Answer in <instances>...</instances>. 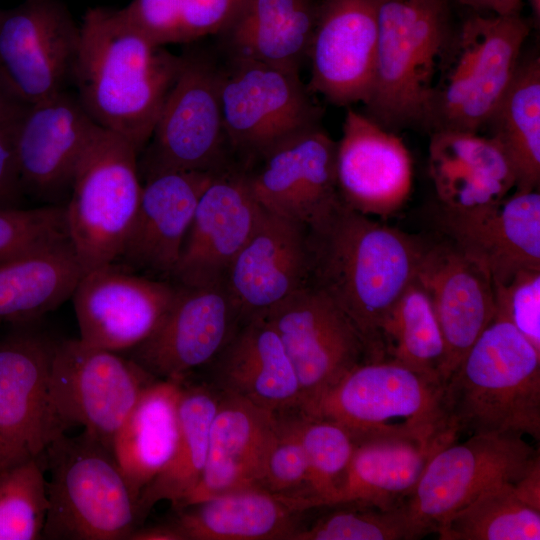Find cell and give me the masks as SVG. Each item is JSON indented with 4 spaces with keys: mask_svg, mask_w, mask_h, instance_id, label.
Instances as JSON below:
<instances>
[{
    "mask_svg": "<svg viewBox=\"0 0 540 540\" xmlns=\"http://www.w3.org/2000/svg\"><path fill=\"white\" fill-rule=\"evenodd\" d=\"M308 231L310 283L349 318L365 345L367 360H382V326L415 279L424 240L376 222L343 202Z\"/></svg>",
    "mask_w": 540,
    "mask_h": 540,
    "instance_id": "cell-1",
    "label": "cell"
},
{
    "mask_svg": "<svg viewBox=\"0 0 540 540\" xmlns=\"http://www.w3.org/2000/svg\"><path fill=\"white\" fill-rule=\"evenodd\" d=\"M530 29L521 15L465 19L440 67L422 128L479 133L512 82Z\"/></svg>",
    "mask_w": 540,
    "mask_h": 540,
    "instance_id": "cell-5",
    "label": "cell"
},
{
    "mask_svg": "<svg viewBox=\"0 0 540 540\" xmlns=\"http://www.w3.org/2000/svg\"><path fill=\"white\" fill-rule=\"evenodd\" d=\"M540 459L521 435L472 434L439 449L426 465L406 510L423 536L436 533L454 513L484 491L515 484Z\"/></svg>",
    "mask_w": 540,
    "mask_h": 540,
    "instance_id": "cell-12",
    "label": "cell"
},
{
    "mask_svg": "<svg viewBox=\"0 0 540 540\" xmlns=\"http://www.w3.org/2000/svg\"><path fill=\"white\" fill-rule=\"evenodd\" d=\"M138 153L99 126L77 168L65 204L66 225L82 273L114 263L138 210Z\"/></svg>",
    "mask_w": 540,
    "mask_h": 540,
    "instance_id": "cell-8",
    "label": "cell"
},
{
    "mask_svg": "<svg viewBox=\"0 0 540 540\" xmlns=\"http://www.w3.org/2000/svg\"><path fill=\"white\" fill-rule=\"evenodd\" d=\"M311 268L308 228L264 209L223 284L244 323L310 284Z\"/></svg>",
    "mask_w": 540,
    "mask_h": 540,
    "instance_id": "cell-22",
    "label": "cell"
},
{
    "mask_svg": "<svg viewBox=\"0 0 540 540\" xmlns=\"http://www.w3.org/2000/svg\"><path fill=\"white\" fill-rule=\"evenodd\" d=\"M98 128L77 95L67 90L28 105L15 131L24 194L42 205H65Z\"/></svg>",
    "mask_w": 540,
    "mask_h": 540,
    "instance_id": "cell-18",
    "label": "cell"
},
{
    "mask_svg": "<svg viewBox=\"0 0 540 540\" xmlns=\"http://www.w3.org/2000/svg\"><path fill=\"white\" fill-rule=\"evenodd\" d=\"M316 507L308 496L249 488L178 509L174 522L186 540H292L298 516Z\"/></svg>",
    "mask_w": 540,
    "mask_h": 540,
    "instance_id": "cell-30",
    "label": "cell"
},
{
    "mask_svg": "<svg viewBox=\"0 0 540 540\" xmlns=\"http://www.w3.org/2000/svg\"><path fill=\"white\" fill-rule=\"evenodd\" d=\"M243 0H183L178 43L219 34L233 19Z\"/></svg>",
    "mask_w": 540,
    "mask_h": 540,
    "instance_id": "cell-46",
    "label": "cell"
},
{
    "mask_svg": "<svg viewBox=\"0 0 540 540\" xmlns=\"http://www.w3.org/2000/svg\"><path fill=\"white\" fill-rule=\"evenodd\" d=\"M213 362L222 393L278 415L301 411V390L293 365L278 334L262 315L242 323Z\"/></svg>",
    "mask_w": 540,
    "mask_h": 540,
    "instance_id": "cell-28",
    "label": "cell"
},
{
    "mask_svg": "<svg viewBox=\"0 0 540 540\" xmlns=\"http://www.w3.org/2000/svg\"><path fill=\"white\" fill-rule=\"evenodd\" d=\"M227 60L220 66V105L236 166L320 125L321 108L312 100L299 73L249 59Z\"/></svg>",
    "mask_w": 540,
    "mask_h": 540,
    "instance_id": "cell-10",
    "label": "cell"
},
{
    "mask_svg": "<svg viewBox=\"0 0 540 540\" xmlns=\"http://www.w3.org/2000/svg\"><path fill=\"white\" fill-rule=\"evenodd\" d=\"M450 426L460 435L516 434L540 439V351L507 320L494 317L444 385Z\"/></svg>",
    "mask_w": 540,
    "mask_h": 540,
    "instance_id": "cell-3",
    "label": "cell"
},
{
    "mask_svg": "<svg viewBox=\"0 0 540 540\" xmlns=\"http://www.w3.org/2000/svg\"><path fill=\"white\" fill-rule=\"evenodd\" d=\"M415 279L428 294L443 334L446 383L495 317L493 281L484 267L445 236L424 240Z\"/></svg>",
    "mask_w": 540,
    "mask_h": 540,
    "instance_id": "cell-23",
    "label": "cell"
},
{
    "mask_svg": "<svg viewBox=\"0 0 540 540\" xmlns=\"http://www.w3.org/2000/svg\"><path fill=\"white\" fill-rule=\"evenodd\" d=\"M66 236L65 205L0 209V261Z\"/></svg>",
    "mask_w": 540,
    "mask_h": 540,
    "instance_id": "cell-42",
    "label": "cell"
},
{
    "mask_svg": "<svg viewBox=\"0 0 540 540\" xmlns=\"http://www.w3.org/2000/svg\"><path fill=\"white\" fill-rule=\"evenodd\" d=\"M307 464V491L318 507L330 506L344 479L355 441L339 424L296 414Z\"/></svg>",
    "mask_w": 540,
    "mask_h": 540,
    "instance_id": "cell-40",
    "label": "cell"
},
{
    "mask_svg": "<svg viewBox=\"0 0 540 540\" xmlns=\"http://www.w3.org/2000/svg\"><path fill=\"white\" fill-rule=\"evenodd\" d=\"M44 458L0 471V540H39L49 508Z\"/></svg>",
    "mask_w": 540,
    "mask_h": 540,
    "instance_id": "cell-39",
    "label": "cell"
},
{
    "mask_svg": "<svg viewBox=\"0 0 540 540\" xmlns=\"http://www.w3.org/2000/svg\"><path fill=\"white\" fill-rule=\"evenodd\" d=\"M323 515L292 540H410L423 537L411 521L406 506L383 509L351 502Z\"/></svg>",
    "mask_w": 540,
    "mask_h": 540,
    "instance_id": "cell-41",
    "label": "cell"
},
{
    "mask_svg": "<svg viewBox=\"0 0 540 540\" xmlns=\"http://www.w3.org/2000/svg\"><path fill=\"white\" fill-rule=\"evenodd\" d=\"M48 540H128L138 527L134 498L111 451L83 432L47 448Z\"/></svg>",
    "mask_w": 540,
    "mask_h": 540,
    "instance_id": "cell-6",
    "label": "cell"
},
{
    "mask_svg": "<svg viewBox=\"0 0 540 540\" xmlns=\"http://www.w3.org/2000/svg\"><path fill=\"white\" fill-rule=\"evenodd\" d=\"M181 65V56L156 45L119 9H89L80 26L73 81L81 104L102 128L139 153L148 143Z\"/></svg>",
    "mask_w": 540,
    "mask_h": 540,
    "instance_id": "cell-2",
    "label": "cell"
},
{
    "mask_svg": "<svg viewBox=\"0 0 540 540\" xmlns=\"http://www.w3.org/2000/svg\"><path fill=\"white\" fill-rule=\"evenodd\" d=\"M260 315L278 334L293 365L301 390L300 413L306 416L313 417L323 397L367 360L349 318L311 283Z\"/></svg>",
    "mask_w": 540,
    "mask_h": 540,
    "instance_id": "cell-13",
    "label": "cell"
},
{
    "mask_svg": "<svg viewBox=\"0 0 540 540\" xmlns=\"http://www.w3.org/2000/svg\"><path fill=\"white\" fill-rule=\"evenodd\" d=\"M56 341L34 331L0 341V471L30 458H44L66 429L50 393Z\"/></svg>",
    "mask_w": 540,
    "mask_h": 540,
    "instance_id": "cell-16",
    "label": "cell"
},
{
    "mask_svg": "<svg viewBox=\"0 0 540 540\" xmlns=\"http://www.w3.org/2000/svg\"><path fill=\"white\" fill-rule=\"evenodd\" d=\"M382 360H391L445 385L446 346L430 298L414 279L381 329Z\"/></svg>",
    "mask_w": 540,
    "mask_h": 540,
    "instance_id": "cell-37",
    "label": "cell"
},
{
    "mask_svg": "<svg viewBox=\"0 0 540 540\" xmlns=\"http://www.w3.org/2000/svg\"><path fill=\"white\" fill-rule=\"evenodd\" d=\"M219 173L170 171L142 181L134 223L114 263L131 272L171 281L197 203Z\"/></svg>",
    "mask_w": 540,
    "mask_h": 540,
    "instance_id": "cell-26",
    "label": "cell"
},
{
    "mask_svg": "<svg viewBox=\"0 0 540 540\" xmlns=\"http://www.w3.org/2000/svg\"><path fill=\"white\" fill-rule=\"evenodd\" d=\"M317 0H243L219 33L228 58L249 59L299 73L308 59Z\"/></svg>",
    "mask_w": 540,
    "mask_h": 540,
    "instance_id": "cell-32",
    "label": "cell"
},
{
    "mask_svg": "<svg viewBox=\"0 0 540 540\" xmlns=\"http://www.w3.org/2000/svg\"><path fill=\"white\" fill-rule=\"evenodd\" d=\"M82 275L69 236L0 261V322L27 323L55 310Z\"/></svg>",
    "mask_w": 540,
    "mask_h": 540,
    "instance_id": "cell-33",
    "label": "cell"
},
{
    "mask_svg": "<svg viewBox=\"0 0 540 540\" xmlns=\"http://www.w3.org/2000/svg\"><path fill=\"white\" fill-rule=\"evenodd\" d=\"M218 402L219 395L209 387L183 385L176 445L168 463L137 499L138 527L155 504L167 500L179 509L198 485L207 460L210 430Z\"/></svg>",
    "mask_w": 540,
    "mask_h": 540,
    "instance_id": "cell-35",
    "label": "cell"
},
{
    "mask_svg": "<svg viewBox=\"0 0 540 540\" xmlns=\"http://www.w3.org/2000/svg\"><path fill=\"white\" fill-rule=\"evenodd\" d=\"M152 135L139 153L141 182L170 171L223 172L235 166L223 127L220 66L187 48Z\"/></svg>",
    "mask_w": 540,
    "mask_h": 540,
    "instance_id": "cell-9",
    "label": "cell"
},
{
    "mask_svg": "<svg viewBox=\"0 0 540 540\" xmlns=\"http://www.w3.org/2000/svg\"><path fill=\"white\" fill-rule=\"evenodd\" d=\"M493 288L495 317L514 325L540 351V269L520 271Z\"/></svg>",
    "mask_w": 540,
    "mask_h": 540,
    "instance_id": "cell-44",
    "label": "cell"
},
{
    "mask_svg": "<svg viewBox=\"0 0 540 540\" xmlns=\"http://www.w3.org/2000/svg\"><path fill=\"white\" fill-rule=\"evenodd\" d=\"M429 173L439 207L450 211L496 205L515 188L514 172L500 146L474 132L430 133Z\"/></svg>",
    "mask_w": 540,
    "mask_h": 540,
    "instance_id": "cell-29",
    "label": "cell"
},
{
    "mask_svg": "<svg viewBox=\"0 0 540 540\" xmlns=\"http://www.w3.org/2000/svg\"><path fill=\"white\" fill-rule=\"evenodd\" d=\"M183 0H132L119 9L124 19L156 45L178 43Z\"/></svg>",
    "mask_w": 540,
    "mask_h": 540,
    "instance_id": "cell-45",
    "label": "cell"
},
{
    "mask_svg": "<svg viewBox=\"0 0 540 540\" xmlns=\"http://www.w3.org/2000/svg\"><path fill=\"white\" fill-rule=\"evenodd\" d=\"M28 104L18 99L0 78V124L18 120Z\"/></svg>",
    "mask_w": 540,
    "mask_h": 540,
    "instance_id": "cell-51",
    "label": "cell"
},
{
    "mask_svg": "<svg viewBox=\"0 0 540 540\" xmlns=\"http://www.w3.org/2000/svg\"><path fill=\"white\" fill-rule=\"evenodd\" d=\"M313 418L339 424L355 442L427 440L455 431L446 413L444 384L391 360L358 364L323 397Z\"/></svg>",
    "mask_w": 540,
    "mask_h": 540,
    "instance_id": "cell-7",
    "label": "cell"
},
{
    "mask_svg": "<svg viewBox=\"0 0 540 540\" xmlns=\"http://www.w3.org/2000/svg\"><path fill=\"white\" fill-rule=\"evenodd\" d=\"M441 540H539L540 510L525 503L513 483L496 485L450 516Z\"/></svg>",
    "mask_w": 540,
    "mask_h": 540,
    "instance_id": "cell-38",
    "label": "cell"
},
{
    "mask_svg": "<svg viewBox=\"0 0 540 540\" xmlns=\"http://www.w3.org/2000/svg\"><path fill=\"white\" fill-rule=\"evenodd\" d=\"M459 434L432 439L378 437L355 442L344 479L330 506L359 502L395 509L405 506L426 465Z\"/></svg>",
    "mask_w": 540,
    "mask_h": 540,
    "instance_id": "cell-31",
    "label": "cell"
},
{
    "mask_svg": "<svg viewBox=\"0 0 540 540\" xmlns=\"http://www.w3.org/2000/svg\"><path fill=\"white\" fill-rule=\"evenodd\" d=\"M335 162L336 142L319 125L287 138L238 168L266 211L312 229L343 202Z\"/></svg>",
    "mask_w": 540,
    "mask_h": 540,
    "instance_id": "cell-14",
    "label": "cell"
},
{
    "mask_svg": "<svg viewBox=\"0 0 540 540\" xmlns=\"http://www.w3.org/2000/svg\"><path fill=\"white\" fill-rule=\"evenodd\" d=\"M514 488L525 503L540 510V459L514 484Z\"/></svg>",
    "mask_w": 540,
    "mask_h": 540,
    "instance_id": "cell-49",
    "label": "cell"
},
{
    "mask_svg": "<svg viewBox=\"0 0 540 540\" xmlns=\"http://www.w3.org/2000/svg\"><path fill=\"white\" fill-rule=\"evenodd\" d=\"M177 284L131 272L111 263L81 276L72 302L79 339L113 352L130 351L157 328L176 295Z\"/></svg>",
    "mask_w": 540,
    "mask_h": 540,
    "instance_id": "cell-17",
    "label": "cell"
},
{
    "mask_svg": "<svg viewBox=\"0 0 540 540\" xmlns=\"http://www.w3.org/2000/svg\"><path fill=\"white\" fill-rule=\"evenodd\" d=\"M263 212L237 166L219 173L197 203L171 282L187 287L223 284Z\"/></svg>",
    "mask_w": 540,
    "mask_h": 540,
    "instance_id": "cell-21",
    "label": "cell"
},
{
    "mask_svg": "<svg viewBox=\"0 0 540 540\" xmlns=\"http://www.w3.org/2000/svg\"><path fill=\"white\" fill-rule=\"evenodd\" d=\"M241 324L224 284H177L162 321L129 358L158 379L184 383L192 371L213 362Z\"/></svg>",
    "mask_w": 540,
    "mask_h": 540,
    "instance_id": "cell-19",
    "label": "cell"
},
{
    "mask_svg": "<svg viewBox=\"0 0 540 540\" xmlns=\"http://www.w3.org/2000/svg\"><path fill=\"white\" fill-rule=\"evenodd\" d=\"M379 0H320L308 59L310 92L339 106L368 101L378 39Z\"/></svg>",
    "mask_w": 540,
    "mask_h": 540,
    "instance_id": "cell-20",
    "label": "cell"
},
{
    "mask_svg": "<svg viewBox=\"0 0 540 540\" xmlns=\"http://www.w3.org/2000/svg\"><path fill=\"white\" fill-rule=\"evenodd\" d=\"M502 149L515 176V191L539 190L540 58H521L506 93L485 127Z\"/></svg>",
    "mask_w": 540,
    "mask_h": 540,
    "instance_id": "cell-36",
    "label": "cell"
},
{
    "mask_svg": "<svg viewBox=\"0 0 540 540\" xmlns=\"http://www.w3.org/2000/svg\"><path fill=\"white\" fill-rule=\"evenodd\" d=\"M128 540H186L185 535L175 524H158L149 527H137Z\"/></svg>",
    "mask_w": 540,
    "mask_h": 540,
    "instance_id": "cell-50",
    "label": "cell"
},
{
    "mask_svg": "<svg viewBox=\"0 0 540 540\" xmlns=\"http://www.w3.org/2000/svg\"><path fill=\"white\" fill-rule=\"evenodd\" d=\"M437 221L443 235L484 267L493 284L540 269L539 190L514 191L496 205L468 211L439 207Z\"/></svg>",
    "mask_w": 540,
    "mask_h": 540,
    "instance_id": "cell-25",
    "label": "cell"
},
{
    "mask_svg": "<svg viewBox=\"0 0 540 540\" xmlns=\"http://www.w3.org/2000/svg\"><path fill=\"white\" fill-rule=\"evenodd\" d=\"M278 422V414L234 395H219L202 477L179 509L223 494L262 488Z\"/></svg>",
    "mask_w": 540,
    "mask_h": 540,
    "instance_id": "cell-27",
    "label": "cell"
},
{
    "mask_svg": "<svg viewBox=\"0 0 540 540\" xmlns=\"http://www.w3.org/2000/svg\"><path fill=\"white\" fill-rule=\"evenodd\" d=\"M529 6L532 10V15L534 23H539L540 21V0H528Z\"/></svg>",
    "mask_w": 540,
    "mask_h": 540,
    "instance_id": "cell-52",
    "label": "cell"
},
{
    "mask_svg": "<svg viewBox=\"0 0 540 540\" xmlns=\"http://www.w3.org/2000/svg\"><path fill=\"white\" fill-rule=\"evenodd\" d=\"M183 385L158 378L147 385L115 437L113 455L136 502L173 454Z\"/></svg>",
    "mask_w": 540,
    "mask_h": 540,
    "instance_id": "cell-34",
    "label": "cell"
},
{
    "mask_svg": "<svg viewBox=\"0 0 540 540\" xmlns=\"http://www.w3.org/2000/svg\"><path fill=\"white\" fill-rule=\"evenodd\" d=\"M19 119L0 124V209L22 207L20 205L25 196L15 151V131Z\"/></svg>",
    "mask_w": 540,
    "mask_h": 540,
    "instance_id": "cell-47",
    "label": "cell"
},
{
    "mask_svg": "<svg viewBox=\"0 0 540 540\" xmlns=\"http://www.w3.org/2000/svg\"><path fill=\"white\" fill-rule=\"evenodd\" d=\"M336 178L340 197L367 216H387L407 201L412 161L402 139L366 114L348 109L336 142Z\"/></svg>",
    "mask_w": 540,
    "mask_h": 540,
    "instance_id": "cell-24",
    "label": "cell"
},
{
    "mask_svg": "<svg viewBox=\"0 0 540 540\" xmlns=\"http://www.w3.org/2000/svg\"><path fill=\"white\" fill-rule=\"evenodd\" d=\"M155 379L117 352L88 346L79 338L56 341L50 371L56 414L66 430L83 426L112 453L120 427Z\"/></svg>",
    "mask_w": 540,
    "mask_h": 540,
    "instance_id": "cell-11",
    "label": "cell"
},
{
    "mask_svg": "<svg viewBox=\"0 0 540 540\" xmlns=\"http://www.w3.org/2000/svg\"><path fill=\"white\" fill-rule=\"evenodd\" d=\"M296 414L278 415V430L268 454L262 488L281 495L310 497L307 491V458Z\"/></svg>",
    "mask_w": 540,
    "mask_h": 540,
    "instance_id": "cell-43",
    "label": "cell"
},
{
    "mask_svg": "<svg viewBox=\"0 0 540 540\" xmlns=\"http://www.w3.org/2000/svg\"><path fill=\"white\" fill-rule=\"evenodd\" d=\"M475 13L489 12L496 16L521 15L523 0H455Z\"/></svg>",
    "mask_w": 540,
    "mask_h": 540,
    "instance_id": "cell-48",
    "label": "cell"
},
{
    "mask_svg": "<svg viewBox=\"0 0 540 540\" xmlns=\"http://www.w3.org/2000/svg\"><path fill=\"white\" fill-rule=\"evenodd\" d=\"M80 26L58 0H25L0 11V78L30 105L73 81Z\"/></svg>",
    "mask_w": 540,
    "mask_h": 540,
    "instance_id": "cell-15",
    "label": "cell"
},
{
    "mask_svg": "<svg viewBox=\"0 0 540 540\" xmlns=\"http://www.w3.org/2000/svg\"><path fill=\"white\" fill-rule=\"evenodd\" d=\"M455 0H379L378 39L366 115L395 132L423 127L457 27Z\"/></svg>",
    "mask_w": 540,
    "mask_h": 540,
    "instance_id": "cell-4",
    "label": "cell"
}]
</instances>
